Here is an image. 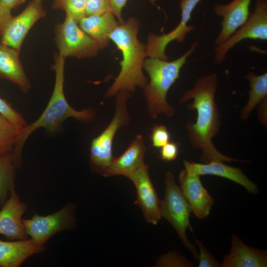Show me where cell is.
<instances>
[{
    "label": "cell",
    "instance_id": "6da1fadb",
    "mask_svg": "<svg viewBox=\"0 0 267 267\" xmlns=\"http://www.w3.org/2000/svg\"><path fill=\"white\" fill-rule=\"evenodd\" d=\"M218 83V77L215 72L198 78L194 86L186 90L179 99L180 103L193 99V103L188 104L187 107L197 112L195 122L189 121L185 124L189 142L193 148L200 151L202 163L248 162L223 155L213 142V138L218 134L221 126L220 115L215 102Z\"/></svg>",
    "mask_w": 267,
    "mask_h": 267
},
{
    "label": "cell",
    "instance_id": "7a4b0ae2",
    "mask_svg": "<svg viewBox=\"0 0 267 267\" xmlns=\"http://www.w3.org/2000/svg\"><path fill=\"white\" fill-rule=\"evenodd\" d=\"M139 25L137 18L131 17L119 24L109 35L110 40L121 51L123 59L120 62V72L106 91V97L123 90L133 93L137 87L144 88L147 84L142 72L146 45L137 38Z\"/></svg>",
    "mask_w": 267,
    "mask_h": 267
},
{
    "label": "cell",
    "instance_id": "3957f363",
    "mask_svg": "<svg viewBox=\"0 0 267 267\" xmlns=\"http://www.w3.org/2000/svg\"><path fill=\"white\" fill-rule=\"evenodd\" d=\"M65 58L55 53L53 69L55 71V83L49 102L41 116L34 122L21 129L15 145L14 153L17 161L21 163L23 146L29 136L36 130L43 128L49 132L57 131L66 119L73 118L83 123L90 122L95 113L92 108L77 110L68 103L64 92Z\"/></svg>",
    "mask_w": 267,
    "mask_h": 267
},
{
    "label": "cell",
    "instance_id": "277c9868",
    "mask_svg": "<svg viewBox=\"0 0 267 267\" xmlns=\"http://www.w3.org/2000/svg\"><path fill=\"white\" fill-rule=\"evenodd\" d=\"M197 39L189 48L181 56L169 61L158 58L149 57L145 59L143 68L150 77L149 83L143 88L148 114L153 118L164 114L173 116L175 108L167 100L168 90L179 78L181 69L199 45Z\"/></svg>",
    "mask_w": 267,
    "mask_h": 267
},
{
    "label": "cell",
    "instance_id": "5b68a950",
    "mask_svg": "<svg viewBox=\"0 0 267 267\" xmlns=\"http://www.w3.org/2000/svg\"><path fill=\"white\" fill-rule=\"evenodd\" d=\"M133 94L131 92L123 90L115 94L114 117L106 129L91 141L89 165L94 173L102 175L114 158L112 155L113 139L118 130L130 122V116L127 108V103Z\"/></svg>",
    "mask_w": 267,
    "mask_h": 267
},
{
    "label": "cell",
    "instance_id": "8992f818",
    "mask_svg": "<svg viewBox=\"0 0 267 267\" xmlns=\"http://www.w3.org/2000/svg\"><path fill=\"white\" fill-rule=\"evenodd\" d=\"M165 192L160 203V215L166 219L176 230L184 247L198 259L199 253L195 245L188 240L186 231H192L190 223L191 208L184 197L180 186L175 180L173 174L167 172L165 175Z\"/></svg>",
    "mask_w": 267,
    "mask_h": 267
},
{
    "label": "cell",
    "instance_id": "52a82bcc",
    "mask_svg": "<svg viewBox=\"0 0 267 267\" xmlns=\"http://www.w3.org/2000/svg\"><path fill=\"white\" fill-rule=\"evenodd\" d=\"M54 41L58 54L65 57L83 58L96 55L100 44L88 35L71 15L66 14L63 22L54 27Z\"/></svg>",
    "mask_w": 267,
    "mask_h": 267
},
{
    "label": "cell",
    "instance_id": "ba28073f",
    "mask_svg": "<svg viewBox=\"0 0 267 267\" xmlns=\"http://www.w3.org/2000/svg\"><path fill=\"white\" fill-rule=\"evenodd\" d=\"M246 39L267 40V0H256L254 11L246 22L214 49V62L221 64L228 51Z\"/></svg>",
    "mask_w": 267,
    "mask_h": 267
},
{
    "label": "cell",
    "instance_id": "9c48e42d",
    "mask_svg": "<svg viewBox=\"0 0 267 267\" xmlns=\"http://www.w3.org/2000/svg\"><path fill=\"white\" fill-rule=\"evenodd\" d=\"M73 206L67 205L56 212L45 216L35 214L23 220L27 235L38 246H43L56 233L71 229L75 223Z\"/></svg>",
    "mask_w": 267,
    "mask_h": 267
},
{
    "label": "cell",
    "instance_id": "30bf717a",
    "mask_svg": "<svg viewBox=\"0 0 267 267\" xmlns=\"http://www.w3.org/2000/svg\"><path fill=\"white\" fill-rule=\"evenodd\" d=\"M202 0H181V19L179 24L172 31L167 34L158 35L150 33L146 45V55L149 57L160 58L168 60L169 57L165 50L168 44L176 40L183 42L188 33L195 29V26L189 25L188 23L191 17V13L197 4Z\"/></svg>",
    "mask_w": 267,
    "mask_h": 267
},
{
    "label": "cell",
    "instance_id": "8fae6325",
    "mask_svg": "<svg viewBox=\"0 0 267 267\" xmlns=\"http://www.w3.org/2000/svg\"><path fill=\"white\" fill-rule=\"evenodd\" d=\"M46 15L43 0H31L20 13L12 16L4 30L0 43L20 51L32 27Z\"/></svg>",
    "mask_w": 267,
    "mask_h": 267
},
{
    "label": "cell",
    "instance_id": "7c38bea8",
    "mask_svg": "<svg viewBox=\"0 0 267 267\" xmlns=\"http://www.w3.org/2000/svg\"><path fill=\"white\" fill-rule=\"evenodd\" d=\"M149 166L143 163L128 178L136 190L134 203L140 207L147 222L156 225L161 219L160 203L149 175Z\"/></svg>",
    "mask_w": 267,
    "mask_h": 267
},
{
    "label": "cell",
    "instance_id": "4fadbf2b",
    "mask_svg": "<svg viewBox=\"0 0 267 267\" xmlns=\"http://www.w3.org/2000/svg\"><path fill=\"white\" fill-rule=\"evenodd\" d=\"M27 206L17 195L15 186L9 192V197L0 211V234L11 240L27 239L22 217Z\"/></svg>",
    "mask_w": 267,
    "mask_h": 267
},
{
    "label": "cell",
    "instance_id": "5bb4252c",
    "mask_svg": "<svg viewBox=\"0 0 267 267\" xmlns=\"http://www.w3.org/2000/svg\"><path fill=\"white\" fill-rule=\"evenodd\" d=\"M200 176L184 169L179 173V179L181 191L192 212L202 220L209 215L214 201L203 185Z\"/></svg>",
    "mask_w": 267,
    "mask_h": 267
},
{
    "label": "cell",
    "instance_id": "9a60e30c",
    "mask_svg": "<svg viewBox=\"0 0 267 267\" xmlns=\"http://www.w3.org/2000/svg\"><path fill=\"white\" fill-rule=\"evenodd\" d=\"M251 1L233 0L228 3L217 4L214 6L216 14L222 17L221 29L214 42L215 46L223 43L246 22L250 14Z\"/></svg>",
    "mask_w": 267,
    "mask_h": 267
},
{
    "label": "cell",
    "instance_id": "2e32d148",
    "mask_svg": "<svg viewBox=\"0 0 267 267\" xmlns=\"http://www.w3.org/2000/svg\"><path fill=\"white\" fill-rule=\"evenodd\" d=\"M184 169L189 172L201 175H214L231 180L243 186L249 193H259L257 185L250 180L238 168L232 167L223 162H212L198 163L183 160Z\"/></svg>",
    "mask_w": 267,
    "mask_h": 267
},
{
    "label": "cell",
    "instance_id": "e0dca14e",
    "mask_svg": "<svg viewBox=\"0 0 267 267\" xmlns=\"http://www.w3.org/2000/svg\"><path fill=\"white\" fill-rule=\"evenodd\" d=\"M145 151L143 137L138 134L122 154L114 158L102 176L105 177L124 176L128 178L144 163Z\"/></svg>",
    "mask_w": 267,
    "mask_h": 267
},
{
    "label": "cell",
    "instance_id": "ac0fdd59",
    "mask_svg": "<svg viewBox=\"0 0 267 267\" xmlns=\"http://www.w3.org/2000/svg\"><path fill=\"white\" fill-rule=\"evenodd\" d=\"M222 267H266L267 251L245 244L235 234L231 238V248L225 256Z\"/></svg>",
    "mask_w": 267,
    "mask_h": 267
},
{
    "label": "cell",
    "instance_id": "d6986e66",
    "mask_svg": "<svg viewBox=\"0 0 267 267\" xmlns=\"http://www.w3.org/2000/svg\"><path fill=\"white\" fill-rule=\"evenodd\" d=\"M19 50L0 43V79L15 84L24 93L31 88V83L20 60Z\"/></svg>",
    "mask_w": 267,
    "mask_h": 267
},
{
    "label": "cell",
    "instance_id": "ffe728a7",
    "mask_svg": "<svg viewBox=\"0 0 267 267\" xmlns=\"http://www.w3.org/2000/svg\"><path fill=\"white\" fill-rule=\"evenodd\" d=\"M78 23L80 27L97 42L102 48L108 45L109 35L120 24L111 12L85 16Z\"/></svg>",
    "mask_w": 267,
    "mask_h": 267
},
{
    "label": "cell",
    "instance_id": "44dd1931",
    "mask_svg": "<svg viewBox=\"0 0 267 267\" xmlns=\"http://www.w3.org/2000/svg\"><path fill=\"white\" fill-rule=\"evenodd\" d=\"M44 249L31 239L6 241L0 240V267H18L28 258Z\"/></svg>",
    "mask_w": 267,
    "mask_h": 267
},
{
    "label": "cell",
    "instance_id": "7402d4cb",
    "mask_svg": "<svg viewBox=\"0 0 267 267\" xmlns=\"http://www.w3.org/2000/svg\"><path fill=\"white\" fill-rule=\"evenodd\" d=\"M250 87L249 98L245 106L241 109L240 118L246 121L255 108L267 98V73L256 75L249 72L246 76Z\"/></svg>",
    "mask_w": 267,
    "mask_h": 267
},
{
    "label": "cell",
    "instance_id": "603a6c76",
    "mask_svg": "<svg viewBox=\"0 0 267 267\" xmlns=\"http://www.w3.org/2000/svg\"><path fill=\"white\" fill-rule=\"evenodd\" d=\"M20 166L14 151L0 156V204L8 199L11 188L14 186L16 170Z\"/></svg>",
    "mask_w": 267,
    "mask_h": 267
},
{
    "label": "cell",
    "instance_id": "cb8c5ba5",
    "mask_svg": "<svg viewBox=\"0 0 267 267\" xmlns=\"http://www.w3.org/2000/svg\"><path fill=\"white\" fill-rule=\"evenodd\" d=\"M21 130L0 114V156L14 151Z\"/></svg>",
    "mask_w": 267,
    "mask_h": 267
},
{
    "label": "cell",
    "instance_id": "d4e9b609",
    "mask_svg": "<svg viewBox=\"0 0 267 267\" xmlns=\"http://www.w3.org/2000/svg\"><path fill=\"white\" fill-rule=\"evenodd\" d=\"M86 0H54L52 7L72 16L77 22L86 16Z\"/></svg>",
    "mask_w": 267,
    "mask_h": 267
},
{
    "label": "cell",
    "instance_id": "484cf974",
    "mask_svg": "<svg viewBox=\"0 0 267 267\" xmlns=\"http://www.w3.org/2000/svg\"><path fill=\"white\" fill-rule=\"evenodd\" d=\"M0 114L2 115L19 129L28 123L22 114L17 111L7 100L0 97Z\"/></svg>",
    "mask_w": 267,
    "mask_h": 267
},
{
    "label": "cell",
    "instance_id": "4316f807",
    "mask_svg": "<svg viewBox=\"0 0 267 267\" xmlns=\"http://www.w3.org/2000/svg\"><path fill=\"white\" fill-rule=\"evenodd\" d=\"M158 267H192L193 264L184 256L176 252L170 253L160 257L157 262Z\"/></svg>",
    "mask_w": 267,
    "mask_h": 267
},
{
    "label": "cell",
    "instance_id": "83f0119b",
    "mask_svg": "<svg viewBox=\"0 0 267 267\" xmlns=\"http://www.w3.org/2000/svg\"><path fill=\"white\" fill-rule=\"evenodd\" d=\"M151 131L150 138L152 147L160 148L170 141V134L166 126L155 125L151 128Z\"/></svg>",
    "mask_w": 267,
    "mask_h": 267
},
{
    "label": "cell",
    "instance_id": "f1b7e54d",
    "mask_svg": "<svg viewBox=\"0 0 267 267\" xmlns=\"http://www.w3.org/2000/svg\"><path fill=\"white\" fill-rule=\"evenodd\" d=\"M196 245L199 247L200 253L198 259L199 267H220L221 264L207 249L198 239L193 236Z\"/></svg>",
    "mask_w": 267,
    "mask_h": 267
},
{
    "label": "cell",
    "instance_id": "f546056e",
    "mask_svg": "<svg viewBox=\"0 0 267 267\" xmlns=\"http://www.w3.org/2000/svg\"><path fill=\"white\" fill-rule=\"evenodd\" d=\"M110 12L107 0H86V16Z\"/></svg>",
    "mask_w": 267,
    "mask_h": 267
},
{
    "label": "cell",
    "instance_id": "4dcf8cb0",
    "mask_svg": "<svg viewBox=\"0 0 267 267\" xmlns=\"http://www.w3.org/2000/svg\"><path fill=\"white\" fill-rule=\"evenodd\" d=\"M179 146L178 142L169 141L160 148V155L161 159L167 162L175 160L178 156Z\"/></svg>",
    "mask_w": 267,
    "mask_h": 267
},
{
    "label": "cell",
    "instance_id": "1f68e13d",
    "mask_svg": "<svg viewBox=\"0 0 267 267\" xmlns=\"http://www.w3.org/2000/svg\"><path fill=\"white\" fill-rule=\"evenodd\" d=\"M110 11L117 19L119 23L122 24L125 21L123 19L122 11L128 0H107ZM158 0H149L150 2L154 3Z\"/></svg>",
    "mask_w": 267,
    "mask_h": 267
},
{
    "label": "cell",
    "instance_id": "d6a6232c",
    "mask_svg": "<svg viewBox=\"0 0 267 267\" xmlns=\"http://www.w3.org/2000/svg\"><path fill=\"white\" fill-rule=\"evenodd\" d=\"M12 17L11 10L0 1V40Z\"/></svg>",
    "mask_w": 267,
    "mask_h": 267
},
{
    "label": "cell",
    "instance_id": "836d02e7",
    "mask_svg": "<svg viewBox=\"0 0 267 267\" xmlns=\"http://www.w3.org/2000/svg\"><path fill=\"white\" fill-rule=\"evenodd\" d=\"M26 0H0L2 4L11 10L16 8Z\"/></svg>",
    "mask_w": 267,
    "mask_h": 267
},
{
    "label": "cell",
    "instance_id": "e575fe53",
    "mask_svg": "<svg viewBox=\"0 0 267 267\" xmlns=\"http://www.w3.org/2000/svg\"><path fill=\"white\" fill-rule=\"evenodd\" d=\"M261 106L260 107L259 118H261V121L264 125L267 126V116H265V110H267V98L261 102Z\"/></svg>",
    "mask_w": 267,
    "mask_h": 267
}]
</instances>
